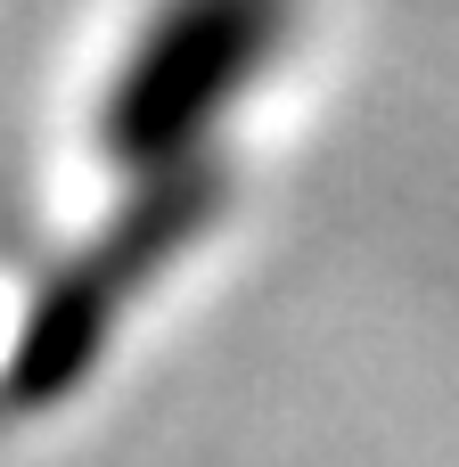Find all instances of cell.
I'll return each mask as SVG.
<instances>
[{
    "label": "cell",
    "mask_w": 459,
    "mask_h": 467,
    "mask_svg": "<svg viewBox=\"0 0 459 467\" xmlns=\"http://www.w3.org/2000/svg\"><path fill=\"white\" fill-rule=\"evenodd\" d=\"M271 33H279V0H181L148 33V49L131 57V82H123L115 115H107L115 148L123 156L181 148L189 123H205L230 99V82L255 74Z\"/></svg>",
    "instance_id": "cell-1"
}]
</instances>
